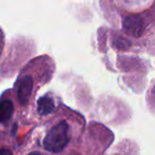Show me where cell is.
I'll return each mask as SVG.
<instances>
[{
  "mask_svg": "<svg viewBox=\"0 0 155 155\" xmlns=\"http://www.w3.org/2000/svg\"><path fill=\"white\" fill-rule=\"evenodd\" d=\"M70 138L69 124L65 121H61L48 131L44 138L43 146L49 153H58L67 146Z\"/></svg>",
  "mask_w": 155,
  "mask_h": 155,
  "instance_id": "cell-1",
  "label": "cell"
},
{
  "mask_svg": "<svg viewBox=\"0 0 155 155\" xmlns=\"http://www.w3.org/2000/svg\"><path fill=\"white\" fill-rule=\"evenodd\" d=\"M124 30L134 37H140L145 30V23L142 16L137 15H128L123 21Z\"/></svg>",
  "mask_w": 155,
  "mask_h": 155,
  "instance_id": "cell-2",
  "label": "cell"
},
{
  "mask_svg": "<svg viewBox=\"0 0 155 155\" xmlns=\"http://www.w3.org/2000/svg\"><path fill=\"white\" fill-rule=\"evenodd\" d=\"M34 81L31 75H25L21 77L18 81L17 85V99L21 105L25 106L30 99L33 91Z\"/></svg>",
  "mask_w": 155,
  "mask_h": 155,
  "instance_id": "cell-3",
  "label": "cell"
},
{
  "mask_svg": "<svg viewBox=\"0 0 155 155\" xmlns=\"http://www.w3.org/2000/svg\"><path fill=\"white\" fill-rule=\"evenodd\" d=\"M55 110V104L52 97L42 96L37 100V113L42 115H48Z\"/></svg>",
  "mask_w": 155,
  "mask_h": 155,
  "instance_id": "cell-4",
  "label": "cell"
},
{
  "mask_svg": "<svg viewBox=\"0 0 155 155\" xmlns=\"http://www.w3.org/2000/svg\"><path fill=\"white\" fill-rule=\"evenodd\" d=\"M14 113V104L11 100L5 99L1 103V123L9 121Z\"/></svg>",
  "mask_w": 155,
  "mask_h": 155,
  "instance_id": "cell-5",
  "label": "cell"
},
{
  "mask_svg": "<svg viewBox=\"0 0 155 155\" xmlns=\"http://www.w3.org/2000/svg\"><path fill=\"white\" fill-rule=\"evenodd\" d=\"M114 46L118 49H127L130 46V41L125 38V37H122V36H116L114 39Z\"/></svg>",
  "mask_w": 155,
  "mask_h": 155,
  "instance_id": "cell-6",
  "label": "cell"
},
{
  "mask_svg": "<svg viewBox=\"0 0 155 155\" xmlns=\"http://www.w3.org/2000/svg\"><path fill=\"white\" fill-rule=\"evenodd\" d=\"M0 155H13V153H12V152L10 150L3 148L1 150V152H0Z\"/></svg>",
  "mask_w": 155,
  "mask_h": 155,
  "instance_id": "cell-7",
  "label": "cell"
},
{
  "mask_svg": "<svg viewBox=\"0 0 155 155\" xmlns=\"http://www.w3.org/2000/svg\"><path fill=\"white\" fill-rule=\"evenodd\" d=\"M27 155H42L39 152H31L30 153H28Z\"/></svg>",
  "mask_w": 155,
  "mask_h": 155,
  "instance_id": "cell-8",
  "label": "cell"
}]
</instances>
